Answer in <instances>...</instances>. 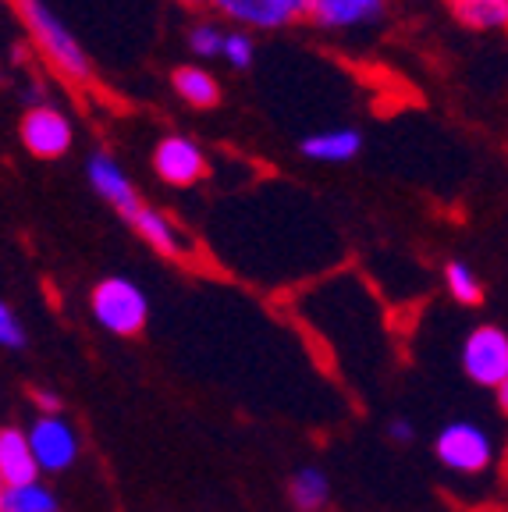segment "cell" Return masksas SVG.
Listing matches in <instances>:
<instances>
[{
	"instance_id": "obj_1",
	"label": "cell",
	"mask_w": 508,
	"mask_h": 512,
	"mask_svg": "<svg viewBox=\"0 0 508 512\" xmlns=\"http://www.w3.org/2000/svg\"><path fill=\"white\" fill-rule=\"evenodd\" d=\"M22 18L25 32H29L32 47L40 50L43 61L54 68L61 79L75 82V86H86L93 82V61H89L82 40L68 29L61 15L50 8L47 0H11Z\"/></svg>"
},
{
	"instance_id": "obj_2",
	"label": "cell",
	"mask_w": 508,
	"mask_h": 512,
	"mask_svg": "<svg viewBox=\"0 0 508 512\" xmlns=\"http://www.w3.org/2000/svg\"><path fill=\"white\" fill-rule=\"evenodd\" d=\"M89 310H93L96 324L118 338H132L146 328V317H150V299H146L143 285H135L132 278H100L93 285V296H89Z\"/></svg>"
},
{
	"instance_id": "obj_3",
	"label": "cell",
	"mask_w": 508,
	"mask_h": 512,
	"mask_svg": "<svg viewBox=\"0 0 508 512\" xmlns=\"http://www.w3.org/2000/svg\"><path fill=\"white\" fill-rule=\"evenodd\" d=\"M18 143L32 157L61 160L75 143V125L57 104L32 107V111H22V118H18Z\"/></svg>"
},
{
	"instance_id": "obj_4",
	"label": "cell",
	"mask_w": 508,
	"mask_h": 512,
	"mask_svg": "<svg viewBox=\"0 0 508 512\" xmlns=\"http://www.w3.org/2000/svg\"><path fill=\"white\" fill-rule=\"evenodd\" d=\"M210 8L246 32H278L302 22L310 0H210Z\"/></svg>"
},
{
	"instance_id": "obj_5",
	"label": "cell",
	"mask_w": 508,
	"mask_h": 512,
	"mask_svg": "<svg viewBox=\"0 0 508 512\" xmlns=\"http://www.w3.org/2000/svg\"><path fill=\"white\" fill-rule=\"evenodd\" d=\"M462 370L469 381L498 392L508 381V335L494 324H480L462 342Z\"/></svg>"
},
{
	"instance_id": "obj_6",
	"label": "cell",
	"mask_w": 508,
	"mask_h": 512,
	"mask_svg": "<svg viewBox=\"0 0 508 512\" xmlns=\"http://www.w3.org/2000/svg\"><path fill=\"white\" fill-rule=\"evenodd\" d=\"M437 459L455 473H484L494 459V445L491 434L484 427L469 424V420H459V424L441 427L434 441Z\"/></svg>"
},
{
	"instance_id": "obj_7",
	"label": "cell",
	"mask_w": 508,
	"mask_h": 512,
	"mask_svg": "<svg viewBox=\"0 0 508 512\" xmlns=\"http://www.w3.org/2000/svg\"><path fill=\"white\" fill-rule=\"evenodd\" d=\"M86 182H89V189H93L96 196H100V200H104L107 207L121 217V221H128V217L146 203L143 196L135 192L132 178H128V171L121 168V160L114 157L111 150L89 153L86 157Z\"/></svg>"
},
{
	"instance_id": "obj_8",
	"label": "cell",
	"mask_w": 508,
	"mask_h": 512,
	"mask_svg": "<svg viewBox=\"0 0 508 512\" xmlns=\"http://www.w3.org/2000/svg\"><path fill=\"white\" fill-rule=\"evenodd\" d=\"M153 171H157L160 182L175 185V189H189V185L203 182L210 175V160L196 139L164 136L153 146Z\"/></svg>"
},
{
	"instance_id": "obj_9",
	"label": "cell",
	"mask_w": 508,
	"mask_h": 512,
	"mask_svg": "<svg viewBox=\"0 0 508 512\" xmlns=\"http://www.w3.org/2000/svg\"><path fill=\"white\" fill-rule=\"evenodd\" d=\"M25 434H29L32 456H36L40 470L64 473L72 470L75 459H79V438H75L72 424L64 416H36V424Z\"/></svg>"
},
{
	"instance_id": "obj_10",
	"label": "cell",
	"mask_w": 508,
	"mask_h": 512,
	"mask_svg": "<svg viewBox=\"0 0 508 512\" xmlns=\"http://www.w3.org/2000/svg\"><path fill=\"white\" fill-rule=\"evenodd\" d=\"M388 11V0H310V25H317L320 32H363L370 25H377Z\"/></svg>"
},
{
	"instance_id": "obj_11",
	"label": "cell",
	"mask_w": 508,
	"mask_h": 512,
	"mask_svg": "<svg viewBox=\"0 0 508 512\" xmlns=\"http://www.w3.org/2000/svg\"><path fill=\"white\" fill-rule=\"evenodd\" d=\"M125 224L153 249V253L171 256V260H182V256L189 253V239L182 235V228L175 224V217L164 214V210H157V207H150V203H143V207L135 210Z\"/></svg>"
},
{
	"instance_id": "obj_12",
	"label": "cell",
	"mask_w": 508,
	"mask_h": 512,
	"mask_svg": "<svg viewBox=\"0 0 508 512\" xmlns=\"http://www.w3.org/2000/svg\"><path fill=\"white\" fill-rule=\"evenodd\" d=\"M359 150H363V132L349 125L320 128L299 139V153L313 164H349L359 157Z\"/></svg>"
},
{
	"instance_id": "obj_13",
	"label": "cell",
	"mask_w": 508,
	"mask_h": 512,
	"mask_svg": "<svg viewBox=\"0 0 508 512\" xmlns=\"http://www.w3.org/2000/svg\"><path fill=\"white\" fill-rule=\"evenodd\" d=\"M171 89H175L178 100H182L185 107H192V111H210V107L221 104V96H224L217 75L199 61L178 64L175 72H171Z\"/></svg>"
},
{
	"instance_id": "obj_14",
	"label": "cell",
	"mask_w": 508,
	"mask_h": 512,
	"mask_svg": "<svg viewBox=\"0 0 508 512\" xmlns=\"http://www.w3.org/2000/svg\"><path fill=\"white\" fill-rule=\"evenodd\" d=\"M40 477V463L32 456L29 434L18 427H4L0 431V480L4 488H22V484H36Z\"/></svg>"
},
{
	"instance_id": "obj_15",
	"label": "cell",
	"mask_w": 508,
	"mask_h": 512,
	"mask_svg": "<svg viewBox=\"0 0 508 512\" xmlns=\"http://www.w3.org/2000/svg\"><path fill=\"white\" fill-rule=\"evenodd\" d=\"M288 498H292V505L299 512H320L331 502V480L317 466H302L288 480Z\"/></svg>"
},
{
	"instance_id": "obj_16",
	"label": "cell",
	"mask_w": 508,
	"mask_h": 512,
	"mask_svg": "<svg viewBox=\"0 0 508 512\" xmlns=\"http://www.w3.org/2000/svg\"><path fill=\"white\" fill-rule=\"evenodd\" d=\"M452 11L466 29H477V32L508 29V0H455Z\"/></svg>"
},
{
	"instance_id": "obj_17",
	"label": "cell",
	"mask_w": 508,
	"mask_h": 512,
	"mask_svg": "<svg viewBox=\"0 0 508 512\" xmlns=\"http://www.w3.org/2000/svg\"><path fill=\"white\" fill-rule=\"evenodd\" d=\"M0 512H57V495L40 480L22 488H0Z\"/></svg>"
},
{
	"instance_id": "obj_18",
	"label": "cell",
	"mask_w": 508,
	"mask_h": 512,
	"mask_svg": "<svg viewBox=\"0 0 508 512\" xmlns=\"http://www.w3.org/2000/svg\"><path fill=\"white\" fill-rule=\"evenodd\" d=\"M224 36H228V29H221V22L203 18V22L189 25V32H185V47H189V54L196 57L199 64L217 61V57L224 54Z\"/></svg>"
},
{
	"instance_id": "obj_19",
	"label": "cell",
	"mask_w": 508,
	"mask_h": 512,
	"mask_svg": "<svg viewBox=\"0 0 508 512\" xmlns=\"http://www.w3.org/2000/svg\"><path fill=\"white\" fill-rule=\"evenodd\" d=\"M445 285H448V296L462 306H477L484 299V285H480L477 271L466 264V260H448L445 264Z\"/></svg>"
},
{
	"instance_id": "obj_20",
	"label": "cell",
	"mask_w": 508,
	"mask_h": 512,
	"mask_svg": "<svg viewBox=\"0 0 508 512\" xmlns=\"http://www.w3.org/2000/svg\"><path fill=\"white\" fill-rule=\"evenodd\" d=\"M221 61L228 64V68H235V72H249L256 61V40L253 32L246 29H228V36H224V54Z\"/></svg>"
},
{
	"instance_id": "obj_21",
	"label": "cell",
	"mask_w": 508,
	"mask_h": 512,
	"mask_svg": "<svg viewBox=\"0 0 508 512\" xmlns=\"http://www.w3.org/2000/svg\"><path fill=\"white\" fill-rule=\"evenodd\" d=\"M25 324L18 320V313H15V306L11 303H4L0 306V345L4 349H25Z\"/></svg>"
},
{
	"instance_id": "obj_22",
	"label": "cell",
	"mask_w": 508,
	"mask_h": 512,
	"mask_svg": "<svg viewBox=\"0 0 508 512\" xmlns=\"http://www.w3.org/2000/svg\"><path fill=\"white\" fill-rule=\"evenodd\" d=\"M388 438L395 441V445H409V441L416 438V431H413V424L405 420V416H395L388 424Z\"/></svg>"
},
{
	"instance_id": "obj_23",
	"label": "cell",
	"mask_w": 508,
	"mask_h": 512,
	"mask_svg": "<svg viewBox=\"0 0 508 512\" xmlns=\"http://www.w3.org/2000/svg\"><path fill=\"white\" fill-rule=\"evenodd\" d=\"M36 406H40V416H61V399H57V392L36 388Z\"/></svg>"
},
{
	"instance_id": "obj_24",
	"label": "cell",
	"mask_w": 508,
	"mask_h": 512,
	"mask_svg": "<svg viewBox=\"0 0 508 512\" xmlns=\"http://www.w3.org/2000/svg\"><path fill=\"white\" fill-rule=\"evenodd\" d=\"M498 406H501V413H508V381L498 388Z\"/></svg>"
},
{
	"instance_id": "obj_25",
	"label": "cell",
	"mask_w": 508,
	"mask_h": 512,
	"mask_svg": "<svg viewBox=\"0 0 508 512\" xmlns=\"http://www.w3.org/2000/svg\"><path fill=\"white\" fill-rule=\"evenodd\" d=\"M182 8H210V0H175Z\"/></svg>"
},
{
	"instance_id": "obj_26",
	"label": "cell",
	"mask_w": 508,
	"mask_h": 512,
	"mask_svg": "<svg viewBox=\"0 0 508 512\" xmlns=\"http://www.w3.org/2000/svg\"><path fill=\"white\" fill-rule=\"evenodd\" d=\"M452 4H455V0H452Z\"/></svg>"
}]
</instances>
